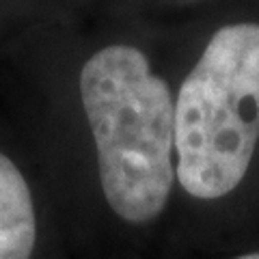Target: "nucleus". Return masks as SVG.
<instances>
[{
    "mask_svg": "<svg viewBox=\"0 0 259 259\" xmlns=\"http://www.w3.org/2000/svg\"><path fill=\"white\" fill-rule=\"evenodd\" d=\"M102 190L127 223L153 221L173 188L175 102L168 84L132 46L102 48L80 71Z\"/></svg>",
    "mask_w": 259,
    "mask_h": 259,
    "instance_id": "nucleus-1",
    "label": "nucleus"
},
{
    "mask_svg": "<svg viewBox=\"0 0 259 259\" xmlns=\"http://www.w3.org/2000/svg\"><path fill=\"white\" fill-rule=\"evenodd\" d=\"M259 141V24L212 37L175 102L177 177L197 199H218L244 180Z\"/></svg>",
    "mask_w": 259,
    "mask_h": 259,
    "instance_id": "nucleus-2",
    "label": "nucleus"
},
{
    "mask_svg": "<svg viewBox=\"0 0 259 259\" xmlns=\"http://www.w3.org/2000/svg\"><path fill=\"white\" fill-rule=\"evenodd\" d=\"M37 242L32 194L24 175L0 153V259H30Z\"/></svg>",
    "mask_w": 259,
    "mask_h": 259,
    "instance_id": "nucleus-3",
    "label": "nucleus"
},
{
    "mask_svg": "<svg viewBox=\"0 0 259 259\" xmlns=\"http://www.w3.org/2000/svg\"><path fill=\"white\" fill-rule=\"evenodd\" d=\"M236 259H259V253H248V255H242V257H236Z\"/></svg>",
    "mask_w": 259,
    "mask_h": 259,
    "instance_id": "nucleus-4",
    "label": "nucleus"
}]
</instances>
